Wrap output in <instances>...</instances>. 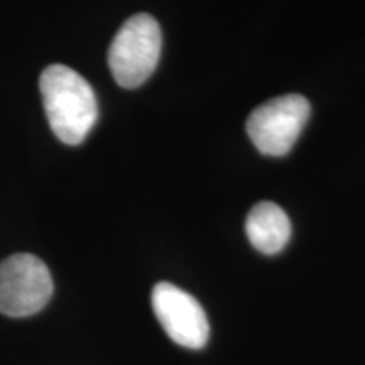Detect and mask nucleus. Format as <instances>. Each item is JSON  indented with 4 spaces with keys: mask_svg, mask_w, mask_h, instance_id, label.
<instances>
[{
    "mask_svg": "<svg viewBox=\"0 0 365 365\" xmlns=\"http://www.w3.org/2000/svg\"><path fill=\"white\" fill-rule=\"evenodd\" d=\"M39 90L49 127L61 143L78 145L98 118L95 91L80 73L51 65L41 73Z\"/></svg>",
    "mask_w": 365,
    "mask_h": 365,
    "instance_id": "nucleus-1",
    "label": "nucleus"
},
{
    "mask_svg": "<svg viewBox=\"0 0 365 365\" xmlns=\"http://www.w3.org/2000/svg\"><path fill=\"white\" fill-rule=\"evenodd\" d=\"M312 105L303 95H282L259 105L247 120V134L259 153L281 158L293 149L307 125Z\"/></svg>",
    "mask_w": 365,
    "mask_h": 365,
    "instance_id": "nucleus-3",
    "label": "nucleus"
},
{
    "mask_svg": "<svg viewBox=\"0 0 365 365\" xmlns=\"http://www.w3.org/2000/svg\"><path fill=\"white\" fill-rule=\"evenodd\" d=\"M163 33L149 14H137L122 24L108 49V68L122 88H137L156 70Z\"/></svg>",
    "mask_w": 365,
    "mask_h": 365,
    "instance_id": "nucleus-2",
    "label": "nucleus"
},
{
    "mask_svg": "<svg viewBox=\"0 0 365 365\" xmlns=\"http://www.w3.org/2000/svg\"><path fill=\"white\" fill-rule=\"evenodd\" d=\"M150 303L163 330L175 344L193 350L207 345L210 336L207 313L190 293L171 282H158L150 294Z\"/></svg>",
    "mask_w": 365,
    "mask_h": 365,
    "instance_id": "nucleus-5",
    "label": "nucleus"
},
{
    "mask_svg": "<svg viewBox=\"0 0 365 365\" xmlns=\"http://www.w3.org/2000/svg\"><path fill=\"white\" fill-rule=\"evenodd\" d=\"M53 296V277L33 254H14L0 262V313L24 318L39 313Z\"/></svg>",
    "mask_w": 365,
    "mask_h": 365,
    "instance_id": "nucleus-4",
    "label": "nucleus"
},
{
    "mask_svg": "<svg viewBox=\"0 0 365 365\" xmlns=\"http://www.w3.org/2000/svg\"><path fill=\"white\" fill-rule=\"evenodd\" d=\"M245 234L252 247L266 255L279 254L291 239L289 217L279 205L261 202L250 210Z\"/></svg>",
    "mask_w": 365,
    "mask_h": 365,
    "instance_id": "nucleus-6",
    "label": "nucleus"
}]
</instances>
